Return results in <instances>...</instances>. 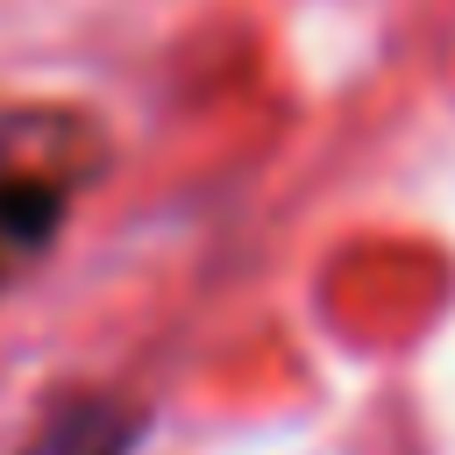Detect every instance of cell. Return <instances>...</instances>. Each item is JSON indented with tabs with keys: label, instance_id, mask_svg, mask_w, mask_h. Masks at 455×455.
Returning <instances> with one entry per match:
<instances>
[{
	"label": "cell",
	"instance_id": "cell-1",
	"mask_svg": "<svg viewBox=\"0 0 455 455\" xmlns=\"http://www.w3.org/2000/svg\"><path fill=\"white\" fill-rule=\"evenodd\" d=\"M135 448H142V412L121 391H71L28 427L14 455H135Z\"/></svg>",
	"mask_w": 455,
	"mask_h": 455
},
{
	"label": "cell",
	"instance_id": "cell-2",
	"mask_svg": "<svg viewBox=\"0 0 455 455\" xmlns=\"http://www.w3.org/2000/svg\"><path fill=\"white\" fill-rule=\"evenodd\" d=\"M50 220H57V192L36 185L28 171L0 164V270H7L14 256H36L43 235H50Z\"/></svg>",
	"mask_w": 455,
	"mask_h": 455
}]
</instances>
